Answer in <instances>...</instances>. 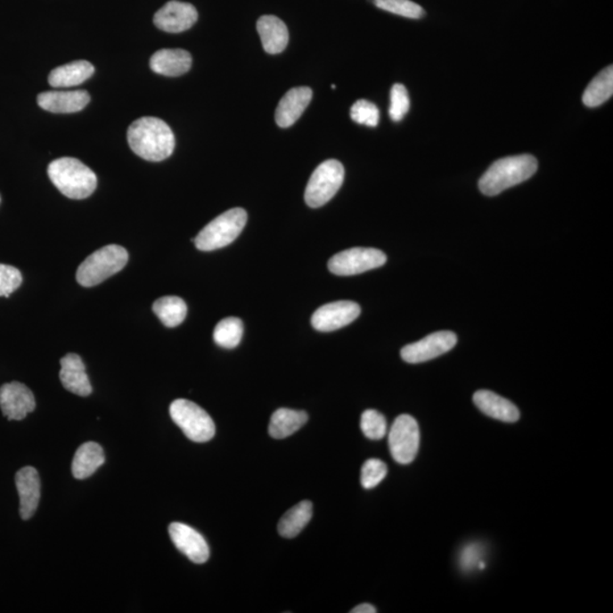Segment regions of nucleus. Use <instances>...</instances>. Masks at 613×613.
Masks as SVG:
<instances>
[{"label":"nucleus","mask_w":613,"mask_h":613,"mask_svg":"<svg viewBox=\"0 0 613 613\" xmlns=\"http://www.w3.org/2000/svg\"><path fill=\"white\" fill-rule=\"evenodd\" d=\"M0 408L8 421H22L36 409L35 396L22 383L4 384L0 388Z\"/></svg>","instance_id":"nucleus-12"},{"label":"nucleus","mask_w":613,"mask_h":613,"mask_svg":"<svg viewBox=\"0 0 613 613\" xmlns=\"http://www.w3.org/2000/svg\"><path fill=\"white\" fill-rule=\"evenodd\" d=\"M474 404L486 416L504 422H515L519 420L520 413L515 405L496 393L479 390L474 395Z\"/></svg>","instance_id":"nucleus-20"},{"label":"nucleus","mask_w":613,"mask_h":613,"mask_svg":"<svg viewBox=\"0 0 613 613\" xmlns=\"http://www.w3.org/2000/svg\"><path fill=\"white\" fill-rule=\"evenodd\" d=\"M128 146L132 151L148 161L168 159L176 148V136L163 119L141 118L131 124L127 130Z\"/></svg>","instance_id":"nucleus-1"},{"label":"nucleus","mask_w":613,"mask_h":613,"mask_svg":"<svg viewBox=\"0 0 613 613\" xmlns=\"http://www.w3.org/2000/svg\"><path fill=\"white\" fill-rule=\"evenodd\" d=\"M169 413L174 422L184 430L185 437L193 442H208L217 429L211 417L198 405L185 399L173 401Z\"/></svg>","instance_id":"nucleus-6"},{"label":"nucleus","mask_w":613,"mask_h":613,"mask_svg":"<svg viewBox=\"0 0 613 613\" xmlns=\"http://www.w3.org/2000/svg\"><path fill=\"white\" fill-rule=\"evenodd\" d=\"M248 221L247 211L242 208H233L225 211L199 232L196 239H192L197 249L213 251L229 246L241 234Z\"/></svg>","instance_id":"nucleus-5"},{"label":"nucleus","mask_w":613,"mask_h":613,"mask_svg":"<svg viewBox=\"0 0 613 613\" xmlns=\"http://www.w3.org/2000/svg\"><path fill=\"white\" fill-rule=\"evenodd\" d=\"M312 517L313 503L308 500L301 501L282 517L277 529L283 537H296L308 525Z\"/></svg>","instance_id":"nucleus-25"},{"label":"nucleus","mask_w":613,"mask_h":613,"mask_svg":"<svg viewBox=\"0 0 613 613\" xmlns=\"http://www.w3.org/2000/svg\"><path fill=\"white\" fill-rule=\"evenodd\" d=\"M345 181V168L339 160L329 159L315 169L305 192L306 204L312 208L324 206L339 192Z\"/></svg>","instance_id":"nucleus-7"},{"label":"nucleus","mask_w":613,"mask_h":613,"mask_svg":"<svg viewBox=\"0 0 613 613\" xmlns=\"http://www.w3.org/2000/svg\"><path fill=\"white\" fill-rule=\"evenodd\" d=\"M15 484L20 495V515L24 520L30 519L38 509L40 501L41 484L38 471L30 466L22 468L16 473Z\"/></svg>","instance_id":"nucleus-15"},{"label":"nucleus","mask_w":613,"mask_h":613,"mask_svg":"<svg viewBox=\"0 0 613 613\" xmlns=\"http://www.w3.org/2000/svg\"><path fill=\"white\" fill-rule=\"evenodd\" d=\"M192 65V57L184 49H161L151 58L153 72L165 77L184 76Z\"/></svg>","instance_id":"nucleus-19"},{"label":"nucleus","mask_w":613,"mask_h":613,"mask_svg":"<svg viewBox=\"0 0 613 613\" xmlns=\"http://www.w3.org/2000/svg\"><path fill=\"white\" fill-rule=\"evenodd\" d=\"M387 263L383 251L374 248H351L332 257L329 262L331 273L339 276H351L382 267Z\"/></svg>","instance_id":"nucleus-9"},{"label":"nucleus","mask_w":613,"mask_h":613,"mask_svg":"<svg viewBox=\"0 0 613 613\" xmlns=\"http://www.w3.org/2000/svg\"><path fill=\"white\" fill-rule=\"evenodd\" d=\"M153 313L167 327H176L182 324L188 314V306L179 297H163L153 302Z\"/></svg>","instance_id":"nucleus-27"},{"label":"nucleus","mask_w":613,"mask_h":613,"mask_svg":"<svg viewBox=\"0 0 613 613\" xmlns=\"http://www.w3.org/2000/svg\"><path fill=\"white\" fill-rule=\"evenodd\" d=\"M313 91L308 86H297L288 91L277 106L275 119L280 127H290L300 119L312 102Z\"/></svg>","instance_id":"nucleus-16"},{"label":"nucleus","mask_w":613,"mask_h":613,"mask_svg":"<svg viewBox=\"0 0 613 613\" xmlns=\"http://www.w3.org/2000/svg\"><path fill=\"white\" fill-rule=\"evenodd\" d=\"M457 335L450 331H441L428 335L421 341L405 346L401 350V357L405 363L421 364L446 354L457 345Z\"/></svg>","instance_id":"nucleus-10"},{"label":"nucleus","mask_w":613,"mask_h":613,"mask_svg":"<svg viewBox=\"0 0 613 613\" xmlns=\"http://www.w3.org/2000/svg\"><path fill=\"white\" fill-rule=\"evenodd\" d=\"M89 102V94L85 90L48 91L38 96V105L41 109L52 113H77L86 109Z\"/></svg>","instance_id":"nucleus-17"},{"label":"nucleus","mask_w":613,"mask_h":613,"mask_svg":"<svg viewBox=\"0 0 613 613\" xmlns=\"http://www.w3.org/2000/svg\"><path fill=\"white\" fill-rule=\"evenodd\" d=\"M49 179L65 197L86 199L97 188V176L82 161L64 157L52 161L48 167Z\"/></svg>","instance_id":"nucleus-3"},{"label":"nucleus","mask_w":613,"mask_h":613,"mask_svg":"<svg viewBox=\"0 0 613 613\" xmlns=\"http://www.w3.org/2000/svg\"><path fill=\"white\" fill-rule=\"evenodd\" d=\"M94 73V65L89 61H76L53 69L49 74L48 82L55 88H69L84 84Z\"/></svg>","instance_id":"nucleus-22"},{"label":"nucleus","mask_w":613,"mask_h":613,"mask_svg":"<svg viewBox=\"0 0 613 613\" xmlns=\"http://www.w3.org/2000/svg\"><path fill=\"white\" fill-rule=\"evenodd\" d=\"M306 421L308 415L305 412L288 408L277 409L269 422L268 432L273 438L282 440L298 432Z\"/></svg>","instance_id":"nucleus-24"},{"label":"nucleus","mask_w":613,"mask_h":613,"mask_svg":"<svg viewBox=\"0 0 613 613\" xmlns=\"http://www.w3.org/2000/svg\"><path fill=\"white\" fill-rule=\"evenodd\" d=\"M0 201H2V198H0Z\"/></svg>","instance_id":"nucleus-37"},{"label":"nucleus","mask_w":613,"mask_h":613,"mask_svg":"<svg viewBox=\"0 0 613 613\" xmlns=\"http://www.w3.org/2000/svg\"><path fill=\"white\" fill-rule=\"evenodd\" d=\"M387 474L388 467L382 460H367L362 468V486L366 488V490H371V488L379 486Z\"/></svg>","instance_id":"nucleus-32"},{"label":"nucleus","mask_w":613,"mask_h":613,"mask_svg":"<svg viewBox=\"0 0 613 613\" xmlns=\"http://www.w3.org/2000/svg\"><path fill=\"white\" fill-rule=\"evenodd\" d=\"M350 115L356 123L363 124V126L375 127L380 122L379 109L375 103L364 101V99L356 102L352 105Z\"/></svg>","instance_id":"nucleus-31"},{"label":"nucleus","mask_w":613,"mask_h":613,"mask_svg":"<svg viewBox=\"0 0 613 613\" xmlns=\"http://www.w3.org/2000/svg\"><path fill=\"white\" fill-rule=\"evenodd\" d=\"M126 248L110 244L91 254L77 271L78 283L91 288L102 283L109 277L118 274L127 264Z\"/></svg>","instance_id":"nucleus-4"},{"label":"nucleus","mask_w":613,"mask_h":613,"mask_svg":"<svg viewBox=\"0 0 613 613\" xmlns=\"http://www.w3.org/2000/svg\"><path fill=\"white\" fill-rule=\"evenodd\" d=\"M60 379L66 390L80 396H88L93 392L85 363L80 356L66 355L61 360Z\"/></svg>","instance_id":"nucleus-18"},{"label":"nucleus","mask_w":613,"mask_h":613,"mask_svg":"<svg viewBox=\"0 0 613 613\" xmlns=\"http://www.w3.org/2000/svg\"><path fill=\"white\" fill-rule=\"evenodd\" d=\"M198 20L196 7L189 3L168 2L153 16V23L161 31L180 33L189 30Z\"/></svg>","instance_id":"nucleus-13"},{"label":"nucleus","mask_w":613,"mask_h":613,"mask_svg":"<svg viewBox=\"0 0 613 613\" xmlns=\"http://www.w3.org/2000/svg\"><path fill=\"white\" fill-rule=\"evenodd\" d=\"M360 428H362L364 437L371 438V440H380L388 432L387 420L382 413L374 409H368L364 412L362 421H360Z\"/></svg>","instance_id":"nucleus-30"},{"label":"nucleus","mask_w":613,"mask_h":613,"mask_svg":"<svg viewBox=\"0 0 613 613\" xmlns=\"http://www.w3.org/2000/svg\"><path fill=\"white\" fill-rule=\"evenodd\" d=\"M360 312V306L354 301L331 302L314 313L312 325L320 332H332L357 320Z\"/></svg>","instance_id":"nucleus-11"},{"label":"nucleus","mask_w":613,"mask_h":613,"mask_svg":"<svg viewBox=\"0 0 613 613\" xmlns=\"http://www.w3.org/2000/svg\"><path fill=\"white\" fill-rule=\"evenodd\" d=\"M174 545L194 563H205L209 559L208 544L196 529L182 523L168 527Z\"/></svg>","instance_id":"nucleus-14"},{"label":"nucleus","mask_w":613,"mask_h":613,"mask_svg":"<svg viewBox=\"0 0 613 613\" xmlns=\"http://www.w3.org/2000/svg\"><path fill=\"white\" fill-rule=\"evenodd\" d=\"M22 282L23 277L18 268L0 264V297H10Z\"/></svg>","instance_id":"nucleus-34"},{"label":"nucleus","mask_w":613,"mask_h":613,"mask_svg":"<svg viewBox=\"0 0 613 613\" xmlns=\"http://www.w3.org/2000/svg\"><path fill=\"white\" fill-rule=\"evenodd\" d=\"M257 31L262 39L265 52L276 55L287 48L289 31L283 20L274 15H264L257 22Z\"/></svg>","instance_id":"nucleus-21"},{"label":"nucleus","mask_w":613,"mask_h":613,"mask_svg":"<svg viewBox=\"0 0 613 613\" xmlns=\"http://www.w3.org/2000/svg\"><path fill=\"white\" fill-rule=\"evenodd\" d=\"M376 609L372 607V604L364 603L360 606L352 609L351 613H375Z\"/></svg>","instance_id":"nucleus-36"},{"label":"nucleus","mask_w":613,"mask_h":613,"mask_svg":"<svg viewBox=\"0 0 613 613\" xmlns=\"http://www.w3.org/2000/svg\"><path fill=\"white\" fill-rule=\"evenodd\" d=\"M421 433L415 418L401 415L393 422L388 433V446L393 459L401 465L415 460L420 449Z\"/></svg>","instance_id":"nucleus-8"},{"label":"nucleus","mask_w":613,"mask_h":613,"mask_svg":"<svg viewBox=\"0 0 613 613\" xmlns=\"http://www.w3.org/2000/svg\"><path fill=\"white\" fill-rule=\"evenodd\" d=\"M410 109V99L407 89L404 85L396 84L391 89L390 118L392 121H403Z\"/></svg>","instance_id":"nucleus-33"},{"label":"nucleus","mask_w":613,"mask_h":613,"mask_svg":"<svg viewBox=\"0 0 613 613\" xmlns=\"http://www.w3.org/2000/svg\"><path fill=\"white\" fill-rule=\"evenodd\" d=\"M613 94V68L604 69L599 73L591 84L587 86L583 94L584 105L587 107H599L603 105L612 97Z\"/></svg>","instance_id":"nucleus-26"},{"label":"nucleus","mask_w":613,"mask_h":613,"mask_svg":"<svg viewBox=\"0 0 613 613\" xmlns=\"http://www.w3.org/2000/svg\"><path fill=\"white\" fill-rule=\"evenodd\" d=\"M372 3L380 10L404 18L417 20L425 15L424 8L412 0H372Z\"/></svg>","instance_id":"nucleus-29"},{"label":"nucleus","mask_w":613,"mask_h":613,"mask_svg":"<svg viewBox=\"0 0 613 613\" xmlns=\"http://www.w3.org/2000/svg\"><path fill=\"white\" fill-rule=\"evenodd\" d=\"M242 335V321L237 317H227L215 327L214 341L225 349H233L241 342Z\"/></svg>","instance_id":"nucleus-28"},{"label":"nucleus","mask_w":613,"mask_h":613,"mask_svg":"<svg viewBox=\"0 0 613 613\" xmlns=\"http://www.w3.org/2000/svg\"><path fill=\"white\" fill-rule=\"evenodd\" d=\"M105 463L102 447L94 442H86L77 450L72 463V473L77 479H86L96 473Z\"/></svg>","instance_id":"nucleus-23"},{"label":"nucleus","mask_w":613,"mask_h":613,"mask_svg":"<svg viewBox=\"0 0 613 613\" xmlns=\"http://www.w3.org/2000/svg\"><path fill=\"white\" fill-rule=\"evenodd\" d=\"M482 558V546L470 544L466 546L460 554V566L465 571H470L479 565Z\"/></svg>","instance_id":"nucleus-35"},{"label":"nucleus","mask_w":613,"mask_h":613,"mask_svg":"<svg viewBox=\"0 0 613 613\" xmlns=\"http://www.w3.org/2000/svg\"><path fill=\"white\" fill-rule=\"evenodd\" d=\"M537 168V160L532 155L505 157L494 161L484 173L478 182V188L486 196H498L504 190L530 179L536 173Z\"/></svg>","instance_id":"nucleus-2"}]
</instances>
